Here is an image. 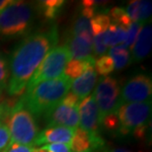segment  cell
I'll use <instances>...</instances> for the list:
<instances>
[{
    "label": "cell",
    "mask_w": 152,
    "mask_h": 152,
    "mask_svg": "<svg viewBox=\"0 0 152 152\" xmlns=\"http://www.w3.org/2000/svg\"><path fill=\"white\" fill-rule=\"evenodd\" d=\"M58 41V33L56 27L47 31L37 32L28 36L17 45L10 59V78L7 84L8 94L20 96L25 92L30 79Z\"/></svg>",
    "instance_id": "obj_1"
},
{
    "label": "cell",
    "mask_w": 152,
    "mask_h": 152,
    "mask_svg": "<svg viewBox=\"0 0 152 152\" xmlns=\"http://www.w3.org/2000/svg\"><path fill=\"white\" fill-rule=\"evenodd\" d=\"M71 83L72 80L61 74L57 78L42 81L26 89L19 101L33 115L45 117L69 92Z\"/></svg>",
    "instance_id": "obj_2"
},
{
    "label": "cell",
    "mask_w": 152,
    "mask_h": 152,
    "mask_svg": "<svg viewBox=\"0 0 152 152\" xmlns=\"http://www.w3.org/2000/svg\"><path fill=\"white\" fill-rule=\"evenodd\" d=\"M6 124L11 135V141L26 146H34L39 134V127L35 117L17 100L16 104L9 112Z\"/></svg>",
    "instance_id": "obj_3"
},
{
    "label": "cell",
    "mask_w": 152,
    "mask_h": 152,
    "mask_svg": "<svg viewBox=\"0 0 152 152\" xmlns=\"http://www.w3.org/2000/svg\"><path fill=\"white\" fill-rule=\"evenodd\" d=\"M34 19V10L29 3L12 1L0 13V34L17 37L29 32Z\"/></svg>",
    "instance_id": "obj_4"
},
{
    "label": "cell",
    "mask_w": 152,
    "mask_h": 152,
    "mask_svg": "<svg viewBox=\"0 0 152 152\" xmlns=\"http://www.w3.org/2000/svg\"><path fill=\"white\" fill-rule=\"evenodd\" d=\"M70 59L71 53L66 45L53 48L50 51H48L42 61L39 63L30 79L26 89H30L42 81L59 77L63 74L65 65Z\"/></svg>",
    "instance_id": "obj_5"
},
{
    "label": "cell",
    "mask_w": 152,
    "mask_h": 152,
    "mask_svg": "<svg viewBox=\"0 0 152 152\" xmlns=\"http://www.w3.org/2000/svg\"><path fill=\"white\" fill-rule=\"evenodd\" d=\"M117 115L120 121L118 132L123 135L132 133L142 126H149L151 100L141 103H121Z\"/></svg>",
    "instance_id": "obj_6"
},
{
    "label": "cell",
    "mask_w": 152,
    "mask_h": 152,
    "mask_svg": "<svg viewBox=\"0 0 152 152\" xmlns=\"http://www.w3.org/2000/svg\"><path fill=\"white\" fill-rule=\"evenodd\" d=\"M93 95L98 106L100 121L102 123L106 115L115 113L120 105L121 88L117 79L112 76L102 77Z\"/></svg>",
    "instance_id": "obj_7"
},
{
    "label": "cell",
    "mask_w": 152,
    "mask_h": 152,
    "mask_svg": "<svg viewBox=\"0 0 152 152\" xmlns=\"http://www.w3.org/2000/svg\"><path fill=\"white\" fill-rule=\"evenodd\" d=\"M152 93L151 77L137 74L130 78L121 91V103H141L150 101Z\"/></svg>",
    "instance_id": "obj_8"
},
{
    "label": "cell",
    "mask_w": 152,
    "mask_h": 152,
    "mask_svg": "<svg viewBox=\"0 0 152 152\" xmlns=\"http://www.w3.org/2000/svg\"><path fill=\"white\" fill-rule=\"evenodd\" d=\"M78 112L79 124L81 129L86 130L90 134L99 133L101 121H100L98 106L96 104L93 94L80 102V104L78 105Z\"/></svg>",
    "instance_id": "obj_9"
},
{
    "label": "cell",
    "mask_w": 152,
    "mask_h": 152,
    "mask_svg": "<svg viewBox=\"0 0 152 152\" xmlns=\"http://www.w3.org/2000/svg\"><path fill=\"white\" fill-rule=\"evenodd\" d=\"M48 126H64L76 129L79 126L78 107H69L61 102L45 115Z\"/></svg>",
    "instance_id": "obj_10"
},
{
    "label": "cell",
    "mask_w": 152,
    "mask_h": 152,
    "mask_svg": "<svg viewBox=\"0 0 152 152\" xmlns=\"http://www.w3.org/2000/svg\"><path fill=\"white\" fill-rule=\"evenodd\" d=\"M74 130L64 126H50L39 133L34 146L47 145L48 143H64L70 145Z\"/></svg>",
    "instance_id": "obj_11"
},
{
    "label": "cell",
    "mask_w": 152,
    "mask_h": 152,
    "mask_svg": "<svg viewBox=\"0 0 152 152\" xmlns=\"http://www.w3.org/2000/svg\"><path fill=\"white\" fill-rule=\"evenodd\" d=\"M97 81V73L94 65L89 66L79 77L74 79L71 83V92L82 101L89 96Z\"/></svg>",
    "instance_id": "obj_12"
},
{
    "label": "cell",
    "mask_w": 152,
    "mask_h": 152,
    "mask_svg": "<svg viewBox=\"0 0 152 152\" xmlns=\"http://www.w3.org/2000/svg\"><path fill=\"white\" fill-rule=\"evenodd\" d=\"M152 45V29L150 24L142 27L137 38L135 39V42L132 48V58L134 61L142 60L144 57L147 56V54L150 53Z\"/></svg>",
    "instance_id": "obj_13"
},
{
    "label": "cell",
    "mask_w": 152,
    "mask_h": 152,
    "mask_svg": "<svg viewBox=\"0 0 152 152\" xmlns=\"http://www.w3.org/2000/svg\"><path fill=\"white\" fill-rule=\"evenodd\" d=\"M92 38L83 36H71L66 45L71 53L72 59H86L93 56L92 54Z\"/></svg>",
    "instance_id": "obj_14"
},
{
    "label": "cell",
    "mask_w": 152,
    "mask_h": 152,
    "mask_svg": "<svg viewBox=\"0 0 152 152\" xmlns=\"http://www.w3.org/2000/svg\"><path fill=\"white\" fill-rule=\"evenodd\" d=\"M151 1H130L126 7V14L132 22L144 23L151 16Z\"/></svg>",
    "instance_id": "obj_15"
},
{
    "label": "cell",
    "mask_w": 152,
    "mask_h": 152,
    "mask_svg": "<svg viewBox=\"0 0 152 152\" xmlns=\"http://www.w3.org/2000/svg\"><path fill=\"white\" fill-rule=\"evenodd\" d=\"M94 63H95L94 56H91L89 58L82 59V60L71 58L67 62V64L65 65L64 71L63 72H64L65 76H67L70 80L73 81L74 79L79 77V76L83 73L89 66L94 65Z\"/></svg>",
    "instance_id": "obj_16"
},
{
    "label": "cell",
    "mask_w": 152,
    "mask_h": 152,
    "mask_svg": "<svg viewBox=\"0 0 152 152\" xmlns=\"http://www.w3.org/2000/svg\"><path fill=\"white\" fill-rule=\"evenodd\" d=\"M126 30L115 24H111L103 35V39L107 47H115L118 44H124L126 41Z\"/></svg>",
    "instance_id": "obj_17"
},
{
    "label": "cell",
    "mask_w": 152,
    "mask_h": 152,
    "mask_svg": "<svg viewBox=\"0 0 152 152\" xmlns=\"http://www.w3.org/2000/svg\"><path fill=\"white\" fill-rule=\"evenodd\" d=\"M109 54L112 60L114 62L115 69H123L130 62V54L129 50L121 45H115L110 48L109 50Z\"/></svg>",
    "instance_id": "obj_18"
},
{
    "label": "cell",
    "mask_w": 152,
    "mask_h": 152,
    "mask_svg": "<svg viewBox=\"0 0 152 152\" xmlns=\"http://www.w3.org/2000/svg\"><path fill=\"white\" fill-rule=\"evenodd\" d=\"M70 149L73 152H85L91 150L90 136L86 130L82 129H76L71 139Z\"/></svg>",
    "instance_id": "obj_19"
},
{
    "label": "cell",
    "mask_w": 152,
    "mask_h": 152,
    "mask_svg": "<svg viewBox=\"0 0 152 152\" xmlns=\"http://www.w3.org/2000/svg\"><path fill=\"white\" fill-rule=\"evenodd\" d=\"M111 25V18L109 13H98L90 20L91 33L93 37L99 35H104L108 28Z\"/></svg>",
    "instance_id": "obj_20"
},
{
    "label": "cell",
    "mask_w": 152,
    "mask_h": 152,
    "mask_svg": "<svg viewBox=\"0 0 152 152\" xmlns=\"http://www.w3.org/2000/svg\"><path fill=\"white\" fill-rule=\"evenodd\" d=\"M64 3L65 1L63 0H45L39 2V7L47 19L53 20L59 14Z\"/></svg>",
    "instance_id": "obj_21"
},
{
    "label": "cell",
    "mask_w": 152,
    "mask_h": 152,
    "mask_svg": "<svg viewBox=\"0 0 152 152\" xmlns=\"http://www.w3.org/2000/svg\"><path fill=\"white\" fill-rule=\"evenodd\" d=\"M109 16L111 18V22L113 21V24L121 27L124 30H127L132 24V21L126 14V10L121 7H114L110 11Z\"/></svg>",
    "instance_id": "obj_22"
},
{
    "label": "cell",
    "mask_w": 152,
    "mask_h": 152,
    "mask_svg": "<svg viewBox=\"0 0 152 152\" xmlns=\"http://www.w3.org/2000/svg\"><path fill=\"white\" fill-rule=\"evenodd\" d=\"M72 34L71 36H83V37L92 38V33H91L90 27V20L88 18L81 16L75 21L73 27H72Z\"/></svg>",
    "instance_id": "obj_23"
},
{
    "label": "cell",
    "mask_w": 152,
    "mask_h": 152,
    "mask_svg": "<svg viewBox=\"0 0 152 152\" xmlns=\"http://www.w3.org/2000/svg\"><path fill=\"white\" fill-rule=\"evenodd\" d=\"M94 68H95L96 73H99L103 77H106L107 75L114 71L115 66L112 58L109 56H103L99 59L95 60L94 63Z\"/></svg>",
    "instance_id": "obj_24"
},
{
    "label": "cell",
    "mask_w": 152,
    "mask_h": 152,
    "mask_svg": "<svg viewBox=\"0 0 152 152\" xmlns=\"http://www.w3.org/2000/svg\"><path fill=\"white\" fill-rule=\"evenodd\" d=\"M144 23H139V22H132V25L129 26V28L126 30V41L124 42V47H126L127 50L130 48L132 50L133 45L135 42V39L137 38V36L140 32V30L143 27Z\"/></svg>",
    "instance_id": "obj_25"
},
{
    "label": "cell",
    "mask_w": 152,
    "mask_h": 152,
    "mask_svg": "<svg viewBox=\"0 0 152 152\" xmlns=\"http://www.w3.org/2000/svg\"><path fill=\"white\" fill-rule=\"evenodd\" d=\"M10 78V68L7 59L0 53V88L4 90Z\"/></svg>",
    "instance_id": "obj_26"
},
{
    "label": "cell",
    "mask_w": 152,
    "mask_h": 152,
    "mask_svg": "<svg viewBox=\"0 0 152 152\" xmlns=\"http://www.w3.org/2000/svg\"><path fill=\"white\" fill-rule=\"evenodd\" d=\"M108 50V47L105 45L104 39H103V35L96 36L93 37L92 42V51L95 56H103Z\"/></svg>",
    "instance_id": "obj_27"
},
{
    "label": "cell",
    "mask_w": 152,
    "mask_h": 152,
    "mask_svg": "<svg viewBox=\"0 0 152 152\" xmlns=\"http://www.w3.org/2000/svg\"><path fill=\"white\" fill-rule=\"evenodd\" d=\"M101 124H104V126L106 129L109 130H112V132H114V130H118V129H120V121H118L117 112L106 115V117L103 118Z\"/></svg>",
    "instance_id": "obj_28"
},
{
    "label": "cell",
    "mask_w": 152,
    "mask_h": 152,
    "mask_svg": "<svg viewBox=\"0 0 152 152\" xmlns=\"http://www.w3.org/2000/svg\"><path fill=\"white\" fill-rule=\"evenodd\" d=\"M17 100H9V101H5L0 103V124H5L7 121L8 114L11 111V109L14 107V105L16 104Z\"/></svg>",
    "instance_id": "obj_29"
},
{
    "label": "cell",
    "mask_w": 152,
    "mask_h": 152,
    "mask_svg": "<svg viewBox=\"0 0 152 152\" xmlns=\"http://www.w3.org/2000/svg\"><path fill=\"white\" fill-rule=\"evenodd\" d=\"M11 142V135L8 126L6 124H0V150H3Z\"/></svg>",
    "instance_id": "obj_30"
},
{
    "label": "cell",
    "mask_w": 152,
    "mask_h": 152,
    "mask_svg": "<svg viewBox=\"0 0 152 152\" xmlns=\"http://www.w3.org/2000/svg\"><path fill=\"white\" fill-rule=\"evenodd\" d=\"M33 147L26 146V145L16 143V142H10L2 152H32Z\"/></svg>",
    "instance_id": "obj_31"
},
{
    "label": "cell",
    "mask_w": 152,
    "mask_h": 152,
    "mask_svg": "<svg viewBox=\"0 0 152 152\" xmlns=\"http://www.w3.org/2000/svg\"><path fill=\"white\" fill-rule=\"evenodd\" d=\"M44 147L50 152H71L70 145L64 143H51L44 145Z\"/></svg>",
    "instance_id": "obj_32"
},
{
    "label": "cell",
    "mask_w": 152,
    "mask_h": 152,
    "mask_svg": "<svg viewBox=\"0 0 152 152\" xmlns=\"http://www.w3.org/2000/svg\"><path fill=\"white\" fill-rule=\"evenodd\" d=\"M79 99L76 97L72 92H68L66 95L63 97V99L61 100V103L69 107H78L79 105Z\"/></svg>",
    "instance_id": "obj_33"
},
{
    "label": "cell",
    "mask_w": 152,
    "mask_h": 152,
    "mask_svg": "<svg viewBox=\"0 0 152 152\" xmlns=\"http://www.w3.org/2000/svg\"><path fill=\"white\" fill-rule=\"evenodd\" d=\"M11 2L12 1H10V0H0V13H1Z\"/></svg>",
    "instance_id": "obj_34"
},
{
    "label": "cell",
    "mask_w": 152,
    "mask_h": 152,
    "mask_svg": "<svg viewBox=\"0 0 152 152\" xmlns=\"http://www.w3.org/2000/svg\"><path fill=\"white\" fill-rule=\"evenodd\" d=\"M108 152H132L129 150L126 149V148H121V147H118V148H113V149H110V150H107Z\"/></svg>",
    "instance_id": "obj_35"
},
{
    "label": "cell",
    "mask_w": 152,
    "mask_h": 152,
    "mask_svg": "<svg viewBox=\"0 0 152 152\" xmlns=\"http://www.w3.org/2000/svg\"><path fill=\"white\" fill-rule=\"evenodd\" d=\"M32 152H50V151L45 149L44 146H41L39 148H33Z\"/></svg>",
    "instance_id": "obj_36"
},
{
    "label": "cell",
    "mask_w": 152,
    "mask_h": 152,
    "mask_svg": "<svg viewBox=\"0 0 152 152\" xmlns=\"http://www.w3.org/2000/svg\"><path fill=\"white\" fill-rule=\"evenodd\" d=\"M2 89H1V88H0V98H1V96H2Z\"/></svg>",
    "instance_id": "obj_37"
},
{
    "label": "cell",
    "mask_w": 152,
    "mask_h": 152,
    "mask_svg": "<svg viewBox=\"0 0 152 152\" xmlns=\"http://www.w3.org/2000/svg\"><path fill=\"white\" fill-rule=\"evenodd\" d=\"M85 152H92V150H88V151H85Z\"/></svg>",
    "instance_id": "obj_38"
}]
</instances>
